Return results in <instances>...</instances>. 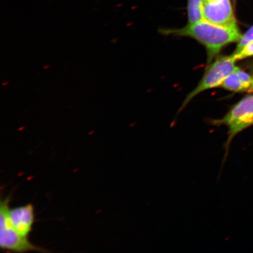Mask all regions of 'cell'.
<instances>
[{"label":"cell","instance_id":"8fae6325","mask_svg":"<svg viewBox=\"0 0 253 253\" xmlns=\"http://www.w3.org/2000/svg\"><path fill=\"white\" fill-rule=\"evenodd\" d=\"M235 0H233V2H235Z\"/></svg>","mask_w":253,"mask_h":253},{"label":"cell","instance_id":"277c9868","mask_svg":"<svg viewBox=\"0 0 253 253\" xmlns=\"http://www.w3.org/2000/svg\"><path fill=\"white\" fill-rule=\"evenodd\" d=\"M11 197L9 195L0 202V247L1 250L15 253L30 252H49L47 250L37 246L24 238L12 226L9 217V203Z\"/></svg>","mask_w":253,"mask_h":253},{"label":"cell","instance_id":"9c48e42d","mask_svg":"<svg viewBox=\"0 0 253 253\" xmlns=\"http://www.w3.org/2000/svg\"><path fill=\"white\" fill-rule=\"evenodd\" d=\"M232 56L236 61L253 56V40L246 44L238 52L233 53Z\"/></svg>","mask_w":253,"mask_h":253},{"label":"cell","instance_id":"5b68a950","mask_svg":"<svg viewBox=\"0 0 253 253\" xmlns=\"http://www.w3.org/2000/svg\"><path fill=\"white\" fill-rule=\"evenodd\" d=\"M232 1L205 0L204 20L221 26H229L237 24Z\"/></svg>","mask_w":253,"mask_h":253},{"label":"cell","instance_id":"6da1fadb","mask_svg":"<svg viewBox=\"0 0 253 253\" xmlns=\"http://www.w3.org/2000/svg\"><path fill=\"white\" fill-rule=\"evenodd\" d=\"M160 33L166 36L191 38L198 41L207 50V66L217 58L224 47L238 42L243 36L237 24L221 26L205 20L188 23L181 28L162 29Z\"/></svg>","mask_w":253,"mask_h":253},{"label":"cell","instance_id":"3957f363","mask_svg":"<svg viewBox=\"0 0 253 253\" xmlns=\"http://www.w3.org/2000/svg\"><path fill=\"white\" fill-rule=\"evenodd\" d=\"M232 55L217 56L207 66L205 74L194 90L185 98L179 111L182 110L191 101L199 94L211 88L221 86L226 79L239 68Z\"/></svg>","mask_w":253,"mask_h":253},{"label":"cell","instance_id":"ba28073f","mask_svg":"<svg viewBox=\"0 0 253 253\" xmlns=\"http://www.w3.org/2000/svg\"><path fill=\"white\" fill-rule=\"evenodd\" d=\"M205 0H188V23H195L204 20Z\"/></svg>","mask_w":253,"mask_h":253},{"label":"cell","instance_id":"8992f818","mask_svg":"<svg viewBox=\"0 0 253 253\" xmlns=\"http://www.w3.org/2000/svg\"><path fill=\"white\" fill-rule=\"evenodd\" d=\"M9 217L12 226L24 238L28 239L35 221L34 207L28 204L9 210Z\"/></svg>","mask_w":253,"mask_h":253},{"label":"cell","instance_id":"30bf717a","mask_svg":"<svg viewBox=\"0 0 253 253\" xmlns=\"http://www.w3.org/2000/svg\"><path fill=\"white\" fill-rule=\"evenodd\" d=\"M253 40V25L251 28L246 32L240 40L238 42H237V45L236 48L233 53H236L240 51L243 47H244L246 44H248L249 42Z\"/></svg>","mask_w":253,"mask_h":253},{"label":"cell","instance_id":"7a4b0ae2","mask_svg":"<svg viewBox=\"0 0 253 253\" xmlns=\"http://www.w3.org/2000/svg\"><path fill=\"white\" fill-rule=\"evenodd\" d=\"M214 126H225L228 128L227 138L223 145L224 156L222 166L229 156L231 144L237 134L253 126V94L243 98L222 118L211 120Z\"/></svg>","mask_w":253,"mask_h":253},{"label":"cell","instance_id":"52a82bcc","mask_svg":"<svg viewBox=\"0 0 253 253\" xmlns=\"http://www.w3.org/2000/svg\"><path fill=\"white\" fill-rule=\"evenodd\" d=\"M221 87L233 92H253V77L240 68L224 81Z\"/></svg>","mask_w":253,"mask_h":253}]
</instances>
